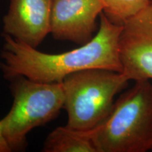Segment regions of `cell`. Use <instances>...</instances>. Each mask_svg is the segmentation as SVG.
I'll list each match as a JSON object with an SVG mask.
<instances>
[{
  "label": "cell",
  "instance_id": "6da1fadb",
  "mask_svg": "<svg viewBox=\"0 0 152 152\" xmlns=\"http://www.w3.org/2000/svg\"><path fill=\"white\" fill-rule=\"evenodd\" d=\"M123 25L110 20L102 12L99 28L92 39L80 47L60 54H47L4 34L1 64L5 77L24 76L40 83H61L72 73L87 69H106L122 73L119 39Z\"/></svg>",
  "mask_w": 152,
  "mask_h": 152
},
{
  "label": "cell",
  "instance_id": "8fae6325",
  "mask_svg": "<svg viewBox=\"0 0 152 152\" xmlns=\"http://www.w3.org/2000/svg\"><path fill=\"white\" fill-rule=\"evenodd\" d=\"M151 151H152V147H151Z\"/></svg>",
  "mask_w": 152,
  "mask_h": 152
},
{
  "label": "cell",
  "instance_id": "7a4b0ae2",
  "mask_svg": "<svg viewBox=\"0 0 152 152\" xmlns=\"http://www.w3.org/2000/svg\"><path fill=\"white\" fill-rule=\"evenodd\" d=\"M96 152H147L152 147V83L135 81L90 130Z\"/></svg>",
  "mask_w": 152,
  "mask_h": 152
},
{
  "label": "cell",
  "instance_id": "3957f363",
  "mask_svg": "<svg viewBox=\"0 0 152 152\" xmlns=\"http://www.w3.org/2000/svg\"><path fill=\"white\" fill-rule=\"evenodd\" d=\"M129 81L123 73L106 69H87L68 75L62 82L66 126L80 131L98 127L109 115L115 95Z\"/></svg>",
  "mask_w": 152,
  "mask_h": 152
},
{
  "label": "cell",
  "instance_id": "8992f818",
  "mask_svg": "<svg viewBox=\"0 0 152 152\" xmlns=\"http://www.w3.org/2000/svg\"><path fill=\"white\" fill-rule=\"evenodd\" d=\"M104 7L102 0H53L50 33L58 40L85 45L94 37Z\"/></svg>",
  "mask_w": 152,
  "mask_h": 152
},
{
  "label": "cell",
  "instance_id": "9c48e42d",
  "mask_svg": "<svg viewBox=\"0 0 152 152\" xmlns=\"http://www.w3.org/2000/svg\"><path fill=\"white\" fill-rule=\"evenodd\" d=\"M103 12L112 22L123 25L125 20L143 9L150 0H102Z\"/></svg>",
  "mask_w": 152,
  "mask_h": 152
},
{
  "label": "cell",
  "instance_id": "277c9868",
  "mask_svg": "<svg viewBox=\"0 0 152 152\" xmlns=\"http://www.w3.org/2000/svg\"><path fill=\"white\" fill-rule=\"evenodd\" d=\"M14 79L12 107L1 122L11 149H20L30 130L55 118L64 109L65 93L62 82L40 83L24 76Z\"/></svg>",
  "mask_w": 152,
  "mask_h": 152
},
{
  "label": "cell",
  "instance_id": "5b68a950",
  "mask_svg": "<svg viewBox=\"0 0 152 152\" xmlns=\"http://www.w3.org/2000/svg\"><path fill=\"white\" fill-rule=\"evenodd\" d=\"M119 54L129 80H152V1L123 24Z\"/></svg>",
  "mask_w": 152,
  "mask_h": 152
},
{
  "label": "cell",
  "instance_id": "52a82bcc",
  "mask_svg": "<svg viewBox=\"0 0 152 152\" xmlns=\"http://www.w3.org/2000/svg\"><path fill=\"white\" fill-rule=\"evenodd\" d=\"M53 0H11L3 18L4 32L37 48L51 30Z\"/></svg>",
  "mask_w": 152,
  "mask_h": 152
},
{
  "label": "cell",
  "instance_id": "30bf717a",
  "mask_svg": "<svg viewBox=\"0 0 152 152\" xmlns=\"http://www.w3.org/2000/svg\"><path fill=\"white\" fill-rule=\"evenodd\" d=\"M11 148L9 145L8 142L4 137L2 130V125L0 121V152H9L11 151Z\"/></svg>",
  "mask_w": 152,
  "mask_h": 152
},
{
  "label": "cell",
  "instance_id": "7c38bea8",
  "mask_svg": "<svg viewBox=\"0 0 152 152\" xmlns=\"http://www.w3.org/2000/svg\"><path fill=\"white\" fill-rule=\"evenodd\" d=\"M150 1H152V0H150Z\"/></svg>",
  "mask_w": 152,
  "mask_h": 152
},
{
  "label": "cell",
  "instance_id": "ba28073f",
  "mask_svg": "<svg viewBox=\"0 0 152 152\" xmlns=\"http://www.w3.org/2000/svg\"><path fill=\"white\" fill-rule=\"evenodd\" d=\"M45 152H96L90 131H80L67 126L58 127L47 137Z\"/></svg>",
  "mask_w": 152,
  "mask_h": 152
}]
</instances>
